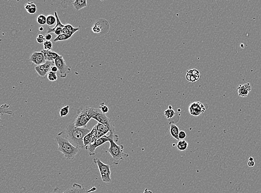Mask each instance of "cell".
<instances>
[{
  "instance_id": "1",
  "label": "cell",
  "mask_w": 261,
  "mask_h": 193,
  "mask_svg": "<svg viewBox=\"0 0 261 193\" xmlns=\"http://www.w3.org/2000/svg\"><path fill=\"white\" fill-rule=\"evenodd\" d=\"M90 132L87 128H76L73 122L66 126L65 129L58 134V136L66 139L74 146L81 149L85 148L84 138Z\"/></svg>"
},
{
  "instance_id": "2",
  "label": "cell",
  "mask_w": 261,
  "mask_h": 193,
  "mask_svg": "<svg viewBox=\"0 0 261 193\" xmlns=\"http://www.w3.org/2000/svg\"><path fill=\"white\" fill-rule=\"evenodd\" d=\"M110 147L107 149L108 152L112 157L113 163L115 165H118L120 161H122L127 158L129 155L124 152V146L122 145H118L116 143L119 141V136L115 135V133H110Z\"/></svg>"
},
{
  "instance_id": "3",
  "label": "cell",
  "mask_w": 261,
  "mask_h": 193,
  "mask_svg": "<svg viewBox=\"0 0 261 193\" xmlns=\"http://www.w3.org/2000/svg\"><path fill=\"white\" fill-rule=\"evenodd\" d=\"M99 109L89 106H81L77 111V116L74 121L76 128H86L89 121L96 115Z\"/></svg>"
},
{
  "instance_id": "4",
  "label": "cell",
  "mask_w": 261,
  "mask_h": 193,
  "mask_svg": "<svg viewBox=\"0 0 261 193\" xmlns=\"http://www.w3.org/2000/svg\"><path fill=\"white\" fill-rule=\"evenodd\" d=\"M58 144V151L63 153L66 160H73L80 149L74 146L66 139L58 136L56 138Z\"/></svg>"
},
{
  "instance_id": "5",
  "label": "cell",
  "mask_w": 261,
  "mask_h": 193,
  "mask_svg": "<svg viewBox=\"0 0 261 193\" xmlns=\"http://www.w3.org/2000/svg\"><path fill=\"white\" fill-rule=\"evenodd\" d=\"M93 162L99 168L102 181L104 183H111L112 180L111 178V170L109 165L104 164L98 158L94 159Z\"/></svg>"
},
{
  "instance_id": "6",
  "label": "cell",
  "mask_w": 261,
  "mask_h": 193,
  "mask_svg": "<svg viewBox=\"0 0 261 193\" xmlns=\"http://www.w3.org/2000/svg\"><path fill=\"white\" fill-rule=\"evenodd\" d=\"M93 119L97 121L98 123H101L107 126L109 129L110 133H115V125L113 121L108 118L105 114H103L100 111V110H99L96 115L93 116Z\"/></svg>"
},
{
  "instance_id": "7",
  "label": "cell",
  "mask_w": 261,
  "mask_h": 193,
  "mask_svg": "<svg viewBox=\"0 0 261 193\" xmlns=\"http://www.w3.org/2000/svg\"><path fill=\"white\" fill-rule=\"evenodd\" d=\"M54 64L58 68L60 73V78H66L68 74L70 73L71 71V68L67 65L63 56L61 55L55 60Z\"/></svg>"
},
{
  "instance_id": "8",
  "label": "cell",
  "mask_w": 261,
  "mask_h": 193,
  "mask_svg": "<svg viewBox=\"0 0 261 193\" xmlns=\"http://www.w3.org/2000/svg\"><path fill=\"white\" fill-rule=\"evenodd\" d=\"M109 137L108 135H105L100 138L98 139L96 141H94L93 143L90 144L89 145L85 147V149L89 152L90 156H94L95 154V150L102 145L109 142Z\"/></svg>"
},
{
  "instance_id": "9",
  "label": "cell",
  "mask_w": 261,
  "mask_h": 193,
  "mask_svg": "<svg viewBox=\"0 0 261 193\" xmlns=\"http://www.w3.org/2000/svg\"><path fill=\"white\" fill-rule=\"evenodd\" d=\"M206 109L204 105L199 101L193 102L191 103L188 107L189 112L194 117H197L203 114Z\"/></svg>"
},
{
  "instance_id": "10",
  "label": "cell",
  "mask_w": 261,
  "mask_h": 193,
  "mask_svg": "<svg viewBox=\"0 0 261 193\" xmlns=\"http://www.w3.org/2000/svg\"><path fill=\"white\" fill-rule=\"evenodd\" d=\"M54 65H55L54 63L50 62V61H46V63L43 64L42 65L36 66L35 68V69L37 73H38V75L40 77L44 78L45 76L47 75V73H49V72L50 71L51 68Z\"/></svg>"
},
{
  "instance_id": "11",
  "label": "cell",
  "mask_w": 261,
  "mask_h": 193,
  "mask_svg": "<svg viewBox=\"0 0 261 193\" xmlns=\"http://www.w3.org/2000/svg\"><path fill=\"white\" fill-rule=\"evenodd\" d=\"M55 16L56 18V25H55V27L54 28H50L49 27L47 29V33L46 34H51V33H54L55 35H56L57 36L60 35L62 34L63 32V30L65 25H63L61 22L60 21V18L59 17L58 13L56 12H55Z\"/></svg>"
},
{
  "instance_id": "12",
  "label": "cell",
  "mask_w": 261,
  "mask_h": 193,
  "mask_svg": "<svg viewBox=\"0 0 261 193\" xmlns=\"http://www.w3.org/2000/svg\"><path fill=\"white\" fill-rule=\"evenodd\" d=\"M30 61L37 66L42 65L46 63L44 55L41 51L32 53L30 57Z\"/></svg>"
},
{
  "instance_id": "13",
  "label": "cell",
  "mask_w": 261,
  "mask_h": 193,
  "mask_svg": "<svg viewBox=\"0 0 261 193\" xmlns=\"http://www.w3.org/2000/svg\"><path fill=\"white\" fill-rule=\"evenodd\" d=\"M251 85L249 83H246L243 85H240L238 87V94L239 96L245 97L251 91Z\"/></svg>"
},
{
  "instance_id": "14",
  "label": "cell",
  "mask_w": 261,
  "mask_h": 193,
  "mask_svg": "<svg viewBox=\"0 0 261 193\" xmlns=\"http://www.w3.org/2000/svg\"><path fill=\"white\" fill-rule=\"evenodd\" d=\"M61 193H89L88 191H86V189L83 187L82 185L74 183L73 186L69 188Z\"/></svg>"
},
{
  "instance_id": "15",
  "label": "cell",
  "mask_w": 261,
  "mask_h": 193,
  "mask_svg": "<svg viewBox=\"0 0 261 193\" xmlns=\"http://www.w3.org/2000/svg\"><path fill=\"white\" fill-rule=\"evenodd\" d=\"M97 126V135L94 139V141H96L98 139L102 138L104 136L106 135L107 133H110L109 129L105 126L104 125L102 124L101 123H99L96 125Z\"/></svg>"
},
{
  "instance_id": "16",
  "label": "cell",
  "mask_w": 261,
  "mask_h": 193,
  "mask_svg": "<svg viewBox=\"0 0 261 193\" xmlns=\"http://www.w3.org/2000/svg\"><path fill=\"white\" fill-rule=\"evenodd\" d=\"M41 52L44 55L46 61H50V62L54 63L55 60L60 56L58 53L54 52L52 50L48 51V50H42Z\"/></svg>"
},
{
  "instance_id": "17",
  "label": "cell",
  "mask_w": 261,
  "mask_h": 193,
  "mask_svg": "<svg viewBox=\"0 0 261 193\" xmlns=\"http://www.w3.org/2000/svg\"><path fill=\"white\" fill-rule=\"evenodd\" d=\"M179 129L177 126L174 124L170 123V133L172 136L173 138L175 139V140H179Z\"/></svg>"
},
{
  "instance_id": "18",
  "label": "cell",
  "mask_w": 261,
  "mask_h": 193,
  "mask_svg": "<svg viewBox=\"0 0 261 193\" xmlns=\"http://www.w3.org/2000/svg\"><path fill=\"white\" fill-rule=\"evenodd\" d=\"M73 5L75 10H80L82 8L86 7L87 6V1L86 0H75Z\"/></svg>"
},
{
  "instance_id": "19",
  "label": "cell",
  "mask_w": 261,
  "mask_h": 193,
  "mask_svg": "<svg viewBox=\"0 0 261 193\" xmlns=\"http://www.w3.org/2000/svg\"><path fill=\"white\" fill-rule=\"evenodd\" d=\"M189 144L185 140H179L177 144V148L178 150L180 151H184L188 149Z\"/></svg>"
},
{
  "instance_id": "20",
  "label": "cell",
  "mask_w": 261,
  "mask_h": 193,
  "mask_svg": "<svg viewBox=\"0 0 261 193\" xmlns=\"http://www.w3.org/2000/svg\"><path fill=\"white\" fill-rule=\"evenodd\" d=\"M176 115L175 111L172 109V106L171 105L169 106V107L168 109L164 111V116L165 118H167L168 120L172 119L173 118H174Z\"/></svg>"
},
{
  "instance_id": "21",
  "label": "cell",
  "mask_w": 261,
  "mask_h": 193,
  "mask_svg": "<svg viewBox=\"0 0 261 193\" xmlns=\"http://www.w3.org/2000/svg\"><path fill=\"white\" fill-rule=\"evenodd\" d=\"M93 135H92V133H91V131L89 133V134H88L87 135H86L85 137L84 138V139H83V141H84V146H85V148L86 147V146H88V145H89L90 144H91L93 143Z\"/></svg>"
},
{
  "instance_id": "22",
  "label": "cell",
  "mask_w": 261,
  "mask_h": 193,
  "mask_svg": "<svg viewBox=\"0 0 261 193\" xmlns=\"http://www.w3.org/2000/svg\"><path fill=\"white\" fill-rule=\"evenodd\" d=\"M57 20L55 16L50 15L46 17V24L48 26H52L56 23Z\"/></svg>"
},
{
  "instance_id": "23",
  "label": "cell",
  "mask_w": 261,
  "mask_h": 193,
  "mask_svg": "<svg viewBox=\"0 0 261 193\" xmlns=\"http://www.w3.org/2000/svg\"><path fill=\"white\" fill-rule=\"evenodd\" d=\"M70 37L68 36L65 34H61L55 38L54 41V42H59V41H68V40L70 39Z\"/></svg>"
},
{
  "instance_id": "24",
  "label": "cell",
  "mask_w": 261,
  "mask_h": 193,
  "mask_svg": "<svg viewBox=\"0 0 261 193\" xmlns=\"http://www.w3.org/2000/svg\"><path fill=\"white\" fill-rule=\"evenodd\" d=\"M69 108H70L69 105H66L65 106L62 107L60 110V116L62 118L66 116L69 112Z\"/></svg>"
},
{
  "instance_id": "25",
  "label": "cell",
  "mask_w": 261,
  "mask_h": 193,
  "mask_svg": "<svg viewBox=\"0 0 261 193\" xmlns=\"http://www.w3.org/2000/svg\"><path fill=\"white\" fill-rule=\"evenodd\" d=\"M36 21L41 25H45L46 24V17L44 15H40L37 17Z\"/></svg>"
},
{
  "instance_id": "26",
  "label": "cell",
  "mask_w": 261,
  "mask_h": 193,
  "mask_svg": "<svg viewBox=\"0 0 261 193\" xmlns=\"http://www.w3.org/2000/svg\"><path fill=\"white\" fill-rule=\"evenodd\" d=\"M47 78L50 81H55L58 79V76L55 73L50 71L47 75Z\"/></svg>"
},
{
  "instance_id": "27",
  "label": "cell",
  "mask_w": 261,
  "mask_h": 193,
  "mask_svg": "<svg viewBox=\"0 0 261 193\" xmlns=\"http://www.w3.org/2000/svg\"><path fill=\"white\" fill-rule=\"evenodd\" d=\"M186 79L189 82H195L196 81H197V80H196V78L194 77L193 75L191 73L190 70H188L187 71V72Z\"/></svg>"
},
{
  "instance_id": "28",
  "label": "cell",
  "mask_w": 261,
  "mask_h": 193,
  "mask_svg": "<svg viewBox=\"0 0 261 193\" xmlns=\"http://www.w3.org/2000/svg\"><path fill=\"white\" fill-rule=\"evenodd\" d=\"M43 45H44V50H48V51L52 50L53 44L51 41H46L44 43Z\"/></svg>"
},
{
  "instance_id": "29",
  "label": "cell",
  "mask_w": 261,
  "mask_h": 193,
  "mask_svg": "<svg viewBox=\"0 0 261 193\" xmlns=\"http://www.w3.org/2000/svg\"><path fill=\"white\" fill-rule=\"evenodd\" d=\"M190 71L194 77L196 78V80L198 81L201 77V74L199 71L197 69H192V70H190Z\"/></svg>"
},
{
  "instance_id": "30",
  "label": "cell",
  "mask_w": 261,
  "mask_h": 193,
  "mask_svg": "<svg viewBox=\"0 0 261 193\" xmlns=\"http://www.w3.org/2000/svg\"><path fill=\"white\" fill-rule=\"evenodd\" d=\"M99 109L100 110V111H102L103 114H107V113L109 112V108H108L107 106H106V105H105L104 102L102 103V104H100V105Z\"/></svg>"
},
{
  "instance_id": "31",
  "label": "cell",
  "mask_w": 261,
  "mask_h": 193,
  "mask_svg": "<svg viewBox=\"0 0 261 193\" xmlns=\"http://www.w3.org/2000/svg\"><path fill=\"white\" fill-rule=\"evenodd\" d=\"M36 41L40 44H44V43L46 41L44 36L42 35V34L39 35L38 37L36 38Z\"/></svg>"
},
{
  "instance_id": "32",
  "label": "cell",
  "mask_w": 261,
  "mask_h": 193,
  "mask_svg": "<svg viewBox=\"0 0 261 193\" xmlns=\"http://www.w3.org/2000/svg\"><path fill=\"white\" fill-rule=\"evenodd\" d=\"M9 107V105H8L7 107H4V106L2 105V106H1V115L2 114H8V115H13V112H12V111H7V110H6V109H7V108H8Z\"/></svg>"
},
{
  "instance_id": "33",
  "label": "cell",
  "mask_w": 261,
  "mask_h": 193,
  "mask_svg": "<svg viewBox=\"0 0 261 193\" xmlns=\"http://www.w3.org/2000/svg\"><path fill=\"white\" fill-rule=\"evenodd\" d=\"M34 7V8H37L36 5L33 2H29L26 3V5H25V8L26 9V10H28L30 8Z\"/></svg>"
},
{
  "instance_id": "34",
  "label": "cell",
  "mask_w": 261,
  "mask_h": 193,
  "mask_svg": "<svg viewBox=\"0 0 261 193\" xmlns=\"http://www.w3.org/2000/svg\"><path fill=\"white\" fill-rule=\"evenodd\" d=\"M187 136V134L184 131H180L179 133V139L181 140H184Z\"/></svg>"
},
{
  "instance_id": "35",
  "label": "cell",
  "mask_w": 261,
  "mask_h": 193,
  "mask_svg": "<svg viewBox=\"0 0 261 193\" xmlns=\"http://www.w3.org/2000/svg\"><path fill=\"white\" fill-rule=\"evenodd\" d=\"M26 11H27V13L30 14V15H34V14L36 13L37 8L32 7V8L29 9L28 10Z\"/></svg>"
},
{
  "instance_id": "36",
  "label": "cell",
  "mask_w": 261,
  "mask_h": 193,
  "mask_svg": "<svg viewBox=\"0 0 261 193\" xmlns=\"http://www.w3.org/2000/svg\"><path fill=\"white\" fill-rule=\"evenodd\" d=\"M45 38L46 41H50L52 39V35L50 34H46L45 35Z\"/></svg>"
},
{
  "instance_id": "37",
  "label": "cell",
  "mask_w": 261,
  "mask_h": 193,
  "mask_svg": "<svg viewBox=\"0 0 261 193\" xmlns=\"http://www.w3.org/2000/svg\"><path fill=\"white\" fill-rule=\"evenodd\" d=\"M50 71H52V72H54V73H57V72H58L59 70H58V68L55 65L52 66V67L51 68V69H50Z\"/></svg>"
},
{
  "instance_id": "38",
  "label": "cell",
  "mask_w": 261,
  "mask_h": 193,
  "mask_svg": "<svg viewBox=\"0 0 261 193\" xmlns=\"http://www.w3.org/2000/svg\"><path fill=\"white\" fill-rule=\"evenodd\" d=\"M247 165H248L249 167H253L255 165V162H254V161H248Z\"/></svg>"
},
{
  "instance_id": "39",
  "label": "cell",
  "mask_w": 261,
  "mask_h": 193,
  "mask_svg": "<svg viewBox=\"0 0 261 193\" xmlns=\"http://www.w3.org/2000/svg\"><path fill=\"white\" fill-rule=\"evenodd\" d=\"M51 193H61V190H60V189L59 188H58V187H56L54 189V191L51 192Z\"/></svg>"
},
{
  "instance_id": "40",
  "label": "cell",
  "mask_w": 261,
  "mask_h": 193,
  "mask_svg": "<svg viewBox=\"0 0 261 193\" xmlns=\"http://www.w3.org/2000/svg\"><path fill=\"white\" fill-rule=\"evenodd\" d=\"M143 193H153V191H150V190H148L147 188H146L144 191Z\"/></svg>"
},
{
  "instance_id": "41",
  "label": "cell",
  "mask_w": 261,
  "mask_h": 193,
  "mask_svg": "<svg viewBox=\"0 0 261 193\" xmlns=\"http://www.w3.org/2000/svg\"><path fill=\"white\" fill-rule=\"evenodd\" d=\"M44 29L43 27H40L39 28L40 31L43 32L44 31Z\"/></svg>"
},
{
  "instance_id": "42",
  "label": "cell",
  "mask_w": 261,
  "mask_h": 193,
  "mask_svg": "<svg viewBox=\"0 0 261 193\" xmlns=\"http://www.w3.org/2000/svg\"><path fill=\"white\" fill-rule=\"evenodd\" d=\"M249 161H254V158H253V157H250L249 158Z\"/></svg>"
}]
</instances>
